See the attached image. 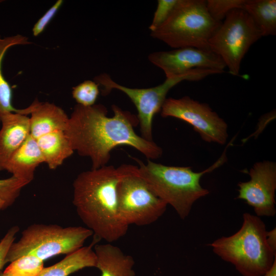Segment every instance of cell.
<instances>
[{
	"label": "cell",
	"mask_w": 276,
	"mask_h": 276,
	"mask_svg": "<svg viewBox=\"0 0 276 276\" xmlns=\"http://www.w3.org/2000/svg\"><path fill=\"white\" fill-rule=\"evenodd\" d=\"M180 0H158L156 10L149 27L151 32L159 28L170 17Z\"/></svg>",
	"instance_id": "cell-25"
},
{
	"label": "cell",
	"mask_w": 276,
	"mask_h": 276,
	"mask_svg": "<svg viewBox=\"0 0 276 276\" xmlns=\"http://www.w3.org/2000/svg\"><path fill=\"white\" fill-rule=\"evenodd\" d=\"M29 107L30 135L34 139L56 131H65L69 117L61 108L38 100H34Z\"/></svg>",
	"instance_id": "cell-14"
},
{
	"label": "cell",
	"mask_w": 276,
	"mask_h": 276,
	"mask_svg": "<svg viewBox=\"0 0 276 276\" xmlns=\"http://www.w3.org/2000/svg\"><path fill=\"white\" fill-rule=\"evenodd\" d=\"M0 276H4L3 272L2 271H0Z\"/></svg>",
	"instance_id": "cell-31"
},
{
	"label": "cell",
	"mask_w": 276,
	"mask_h": 276,
	"mask_svg": "<svg viewBox=\"0 0 276 276\" xmlns=\"http://www.w3.org/2000/svg\"><path fill=\"white\" fill-rule=\"evenodd\" d=\"M72 94L77 104L91 106L95 104L98 97L99 85L94 81L85 80L74 87Z\"/></svg>",
	"instance_id": "cell-22"
},
{
	"label": "cell",
	"mask_w": 276,
	"mask_h": 276,
	"mask_svg": "<svg viewBox=\"0 0 276 276\" xmlns=\"http://www.w3.org/2000/svg\"><path fill=\"white\" fill-rule=\"evenodd\" d=\"M112 110L114 114L109 117L102 104H77L69 117L64 132L74 151L90 159L91 169L106 166L111 151L120 146L132 147L150 160L162 156L159 146L135 132L134 127L139 124L137 116L115 104Z\"/></svg>",
	"instance_id": "cell-1"
},
{
	"label": "cell",
	"mask_w": 276,
	"mask_h": 276,
	"mask_svg": "<svg viewBox=\"0 0 276 276\" xmlns=\"http://www.w3.org/2000/svg\"><path fill=\"white\" fill-rule=\"evenodd\" d=\"M222 22L214 19L204 0H180L167 20L151 36L174 48L210 50L209 41Z\"/></svg>",
	"instance_id": "cell-5"
},
{
	"label": "cell",
	"mask_w": 276,
	"mask_h": 276,
	"mask_svg": "<svg viewBox=\"0 0 276 276\" xmlns=\"http://www.w3.org/2000/svg\"><path fill=\"white\" fill-rule=\"evenodd\" d=\"M17 226L10 228L5 236L0 241V271L6 264V258L9 248L16 238V235L19 231Z\"/></svg>",
	"instance_id": "cell-27"
},
{
	"label": "cell",
	"mask_w": 276,
	"mask_h": 276,
	"mask_svg": "<svg viewBox=\"0 0 276 276\" xmlns=\"http://www.w3.org/2000/svg\"><path fill=\"white\" fill-rule=\"evenodd\" d=\"M28 184L13 176L0 179V199L4 201L6 208L13 204L22 189Z\"/></svg>",
	"instance_id": "cell-24"
},
{
	"label": "cell",
	"mask_w": 276,
	"mask_h": 276,
	"mask_svg": "<svg viewBox=\"0 0 276 276\" xmlns=\"http://www.w3.org/2000/svg\"><path fill=\"white\" fill-rule=\"evenodd\" d=\"M118 168L105 166L80 173L73 182V203L77 214L94 237L108 243L118 241L129 226L119 211Z\"/></svg>",
	"instance_id": "cell-2"
},
{
	"label": "cell",
	"mask_w": 276,
	"mask_h": 276,
	"mask_svg": "<svg viewBox=\"0 0 276 276\" xmlns=\"http://www.w3.org/2000/svg\"><path fill=\"white\" fill-rule=\"evenodd\" d=\"M262 37L247 12L236 9L226 16L212 35L209 48L222 59L231 74L238 76L244 56Z\"/></svg>",
	"instance_id": "cell-9"
},
{
	"label": "cell",
	"mask_w": 276,
	"mask_h": 276,
	"mask_svg": "<svg viewBox=\"0 0 276 276\" xmlns=\"http://www.w3.org/2000/svg\"><path fill=\"white\" fill-rule=\"evenodd\" d=\"M44 159L36 140L30 134L7 162L5 170L12 176L29 183L37 167Z\"/></svg>",
	"instance_id": "cell-15"
},
{
	"label": "cell",
	"mask_w": 276,
	"mask_h": 276,
	"mask_svg": "<svg viewBox=\"0 0 276 276\" xmlns=\"http://www.w3.org/2000/svg\"><path fill=\"white\" fill-rule=\"evenodd\" d=\"M246 0H208L206 6L211 17L222 22L226 16L236 9H243Z\"/></svg>",
	"instance_id": "cell-23"
},
{
	"label": "cell",
	"mask_w": 276,
	"mask_h": 276,
	"mask_svg": "<svg viewBox=\"0 0 276 276\" xmlns=\"http://www.w3.org/2000/svg\"><path fill=\"white\" fill-rule=\"evenodd\" d=\"M243 9L251 17L262 36L276 34L275 0H246Z\"/></svg>",
	"instance_id": "cell-20"
},
{
	"label": "cell",
	"mask_w": 276,
	"mask_h": 276,
	"mask_svg": "<svg viewBox=\"0 0 276 276\" xmlns=\"http://www.w3.org/2000/svg\"><path fill=\"white\" fill-rule=\"evenodd\" d=\"M118 169V205L124 222L128 226H145L156 221L165 213L168 205L141 176L137 166L124 164Z\"/></svg>",
	"instance_id": "cell-7"
},
{
	"label": "cell",
	"mask_w": 276,
	"mask_h": 276,
	"mask_svg": "<svg viewBox=\"0 0 276 276\" xmlns=\"http://www.w3.org/2000/svg\"><path fill=\"white\" fill-rule=\"evenodd\" d=\"M4 1H2V0H0V3H2Z\"/></svg>",
	"instance_id": "cell-32"
},
{
	"label": "cell",
	"mask_w": 276,
	"mask_h": 276,
	"mask_svg": "<svg viewBox=\"0 0 276 276\" xmlns=\"http://www.w3.org/2000/svg\"><path fill=\"white\" fill-rule=\"evenodd\" d=\"M160 114L163 118L173 117L189 123L205 142L220 145L226 142V123L207 104L189 96L179 99L166 98Z\"/></svg>",
	"instance_id": "cell-10"
},
{
	"label": "cell",
	"mask_w": 276,
	"mask_h": 276,
	"mask_svg": "<svg viewBox=\"0 0 276 276\" xmlns=\"http://www.w3.org/2000/svg\"><path fill=\"white\" fill-rule=\"evenodd\" d=\"M0 171L30 134L29 117L18 112H9L1 119Z\"/></svg>",
	"instance_id": "cell-13"
},
{
	"label": "cell",
	"mask_w": 276,
	"mask_h": 276,
	"mask_svg": "<svg viewBox=\"0 0 276 276\" xmlns=\"http://www.w3.org/2000/svg\"><path fill=\"white\" fill-rule=\"evenodd\" d=\"M30 43L27 37L20 34L4 37L0 35V123L2 117L9 112H18L25 115V108L17 109L12 105V88L3 74L2 64L5 54L10 48Z\"/></svg>",
	"instance_id": "cell-19"
},
{
	"label": "cell",
	"mask_w": 276,
	"mask_h": 276,
	"mask_svg": "<svg viewBox=\"0 0 276 276\" xmlns=\"http://www.w3.org/2000/svg\"><path fill=\"white\" fill-rule=\"evenodd\" d=\"M266 240L267 243L272 250L276 252V229L273 228L269 232L267 231Z\"/></svg>",
	"instance_id": "cell-28"
},
{
	"label": "cell",
	"mask_w": 276,
	"mask_h": 276,
	"mask_svg": "<svg viewBox=\"0 0 276 276\" xmlns=\"http://www.w3.org/2000/svg\"><path fill=\"white\" fill-rule=\"evenodd\" d=\"M267 231L260 217L244 213L241 228L233 235L222 237L209 244L213 252L232 264L243 276H261L276 260L268 245Z\"/></svg>",
	"instance_id": "cell-3"
},
{
	"label": "cell",
	"mask_w": 276,
	"mask_h": 276,
	"mask_svg": "<svg viewBox=\"0 0 276 276\" xmlns=\"http://www.w3.org/2000/svg\"><path fill=\"white\" fill-rule=\"evenodd\" d=\"M93 235L90 229L83 226L33 224L22 232L18 241L12 243L6 262L26 255H33L43 261L58 255H67L83 247Z\"/></svg>",
	"instance_id": "cell-6"
},
{
	"label": "cell",
	"mask_w": 276,
	"mask_h": 276,
	"mask_svg": "<svg viewBox=\"0 0 276 276\" xmlns=\"http://www.w3.org/2000/svg\"><path fill=\"white\" fill-rule=\"evenodd\" d=\"M217 74L219 72L214 70L196 68L181 75L166 78L163 83L149 88H130L120 85L106 73L96 76L94 81L102 86V94L104 96L117 89L128 97L137 111V118L142 137L149 141H153V119L160 111L169 91L182 81L200 80L209 75Z\"/></svg>",
	"instance_id": "cell-8"
},
{
	"label": "cell",
	"mask_w": 276,
	"mask_h": 276,
	"mask_svg": "<svg viewBox=\"0 0 276 276\" xmlns=\"http://www.w3.org/2000/svg\"><path fill=\"white\" fill-rule=\"evenodd\" d=\"M36 140L44 163L51 170L61 166L74 152L64 131H56Z\"/></svg>",
	"instance_id": "cell-18"
},
{
	"label": "cell",
	"mask_w": 276,
	"mask_h": 276,
	"mask_svg": "<svg viewBox=\"0 0 276 276\" xmlns=\"http://www.w3.org/2000/svg\"><path fill=\"white\" fill-rule=\"evenodd\" d=\"M138 170L154 193L175 210L181 219L189 215L193 204L209 194L200 185L204 174L218 166V163L202 172L193 171L190 167L166 166L148 159L146 164L133 157Z\"/></svg>",
	"instance_id": "cell-4"
},
{
	"label": "cell",
	"mask_w": 276,
	"mask_h": 276,
	"mask_svg": "<svg viewBox=\"0 0 276 276\" xmlns=\"http://www.w3.org/2000/svg\"><path fill=\"white\" fill-rule=\"evenodd\" d=\"M149 61L164 72L166 78L196 68L211 69L222 73L226 67L222 59L210 50L184 47L150 54Z\"/></svg>",
	"instance_id": "cell-12"
},
{
	"label": "cell",
	"mask_w": 276,
	"mask_h": 276,
	"mask_svg": "<svg viewBox=\"0 0 276 276\" xmlns=\"http://www.w3.org/2000/svg\"><path fill=\"white\" fill-rule=\"evenodd\" d=\"M44 268V261L33 255L20 257L10 262L4 276H37Z\"/></svg>",
	"instance_id": "cell-21"
},
{
	"label": "cell",
	"mask_w": 276,
	"mask_h": 276,
	"mask_svg": "<svg viewBox=\"0 0 276 276\" xmlns=\"http://www.w3.org/2000/svg\"><path fill=\"white\" fill-rule=\"evenodd\" d=\"M261 276H276V260L270 268Z\"/></svg>",
	"instance_id": "cell-29"
},
{
	"label": "cell",
	"mask_w": 276,
	"mask_h": 276,
	"mask_svg": "<svg viewBox=\"0 0 276 276\" xmlns=\"http://www.w3.org/2000/svg\"><path fill=\"white\" fill-rule=\"evenodd\" d=\"M5 209H6V208L4 201L0 199V210Z\"/></svg>",
	"instance_id": "cell-30"
},
{
	"label": "cell",
	"mask_w": 276,
	"mask_h": 276,
	"mask_svg": "<svg viewBox=\"0 0 276 276\" xmlns=\"http://www.w3.org/2000/svg\"><path fill=\"white\" fill-rule=\"evenodd\" d=\"M62 0L57 1L46 12L37 20L32 28L33 36L39 35L45 29L59 8L63 4Z\"/></svg>",
	"instance_id": "cell-26"
},
{
	"label": "cell",
	"mask_w": 276,
	"mask_h": 276,
	"mask_svg": "<svg viewBox=\"0 0 276 276\" xmlns=\"http://www.w3.org/2000/svg\"><path fill=\"white\" fill-rule=\"evenodd\" d=\"M94 250L96 267L100 270L101 276H135L133 257L125 254L119 247L110 243H96Z\"/></svg>",
	"instance_id": "cell-16"
},
{
	"label": "cell",
	"mask_w": 276,
	"mask_h": 276,
	"mask_svg": "<svg viewBox=\"0 0 276 276\" xmlns=\"http://www.w3.org/2000/svg\"><path fill=\"white\" fill-rule=\"evenodd\" d=\"M99 240L94 237L91 244L68 254L57 263L44 267L37 276H69L86 267H96V257L93 247Z\"/></svg>",
	"instance_id": "cell-17"
},
{
	"label": "cell",
	"mask_w": 276,
	"mask_h": 276,
	"mask_svg": "<svg viewBox=\"0 0 276 276\" xmlns=\"http://www.w3.org/2000/svg\"><path fill=\"white\" fill-rule=\"evenodd\" d=\"M250 180L238 183V199L252 206L258 217H273L276 213V164L265 160L256 163L249 170Z\"/></svg>",
	"instance_id": "cell-11"
}]
</instances>
